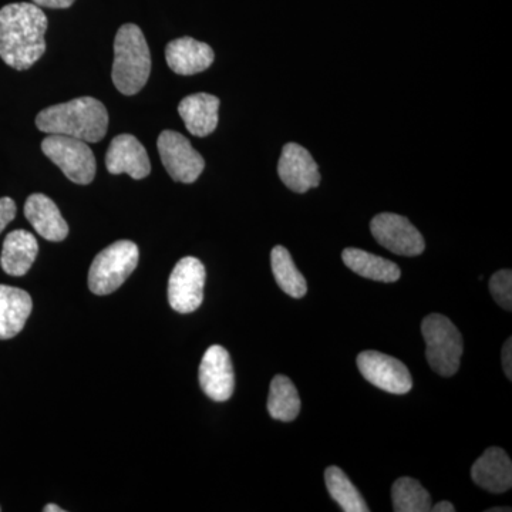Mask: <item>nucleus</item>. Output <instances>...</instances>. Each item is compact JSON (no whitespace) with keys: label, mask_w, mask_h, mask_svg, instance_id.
<instances>
[{"label":"nucleus","mask_w":512,"mask_h":512,"mask_svg":"<svg viewBox=\"0 0 512 512\" xmlns=\"http://www.w3.org/2000/svg\"><path fill=\"white\" fill-rule=\"evenodd\" d=\"M49 26L35 3H10L0 9V57L16 70H28L46 52Z\"/></svg>","instance_id":"1"},{"label":"nucleus","mask_w":512,"mask_h":512,"mask_svg":"<svg viewBox=\"0 0 512 512\" xmlns=\"http://www.w3.org/2000/svg\"><path fill=\"white\" fill-rule=\"evenodd\" d=\"M36 126L46 134H60L86 143H99L106 137L109 113L100 100L79 97L40 111L36 117Z\"/></svg>","instance_id":"2"},{"label":"nucleus","mask_w":512,"mask_h":512,"mask_svg":"<svg viewBox=\"0 0 512 512\" xmlns=\"http://www.w3.org/2000/svg\"><path fill=\"white\" fill-rule=\"evenodd\" d=\"M150 73L151 55L143 30L126 23L114 39V86L121 94L134 96L146 86Z\"/></svg>","instance_id":"3"},{"label":"nucleus","mask_w":512,"mask_h":512,"mask_svg":"<svg viewBox=\"0 0 512 512\" xmlns=\"http://www.w3.org/2000/svg\"><path fill=\"white\" fill-rule=\"evenodd\" d=\"M421 333L431 369L444 377L456 375L464 348L463 338L454 323L440 313H433L424 318Z\"/></svg>","instance_id":"4"},{"label":"nucleus","mask_w":512,"mask_h":512,"mask_svg":"<svg viewBox=\"0 0 512 512\" xmlns=\"http://www.w3.org/2000/svg\"><path fill=\"white\" fill-rule=\"evenodd\" d=\"M138 259L140 251L131 241H117L103 249L90 266V291L100 296L117 291L137 268Z\"/></svg>","instance_id":"5"},{"label":"nucleus","mask_w":512,"mask_h":512,"mask_svg":"<svg viewBox=\"0 0 512 512\" xmlns=\"http://www.w3.org/2000/svg\"><path fill=\"white\" fill-rule=\"evenodd\" d=\"M42 151L72 183L87 185L96 177V157L86 141L49 134L42 141Z\"/></svg>","instance_id":"6"},{"label":"nucleus","mask_w":512,"mask_h":512,"mask_svg":"<svg viewBox=\"0 0 512 512\" xmlns=\"http://www.w3.org/2000/svg\"><path fill=\"white\" fill-rule=\"evenodd\" d=\"M157 147L165 170L174 181L192 184L200 178L205 168L204 158L183 134L165 130L158 137Z\"/></svg>","instance_id":"7"},{"label":"nucleus","mask_w":512,"mask_h":512,"mask_svg":"<svg viewBox=\"0 0 512 512\" xmlns=\"http://www.w3.org/2000/svg\"><path fill=\"white\" fill-rule=\"evenodd\" d=\"M207 272L200 259L185 256L178 261L168 281V302L178 313H191L204 301Z\"/></svg>","instance_id":"8"},{"label":"nucleus","mask_w":512,"mask_h":512,"mask_svg":"<svg viewBox=\"0 0 512 512\" xmlns=\"http://www.w3.org/2000/svg\"><path fill=\"white\" fill-rule=\"evenodd\" d=\"M370 231L382 247L402 256H417L426 249L423 235L402 215L384 212L370 222Z\"/></svg>","instance_id":"9"},{"label":"nucleus","mask_w":512,"mask_h":512,"mask_svg":"<svg viewBox=\"0 0 512 512\" xmlns=\"http://www.w3.org/2000/svg\"><path fill=\"white\" fill-rule=\"evenodd\" d=\"M357 367L367 382L384 392L406 394L412 390V375L396 357L375 350H366L357 356Z\"/></svg>","instance_id":"10"},{"label":"nucleus","mask_w":512,"mask_h":512,"mask_svg":"<svg viewBox=\"0 0 512 512\" xmlns=\"http://www.w3.org/2000/svg\"><path fill=\"white\" fill-rule=\"evenodd\" d=\"M198 377L201 389L214 402H227L234 394L235 375L231 356L220 345L211 346L205 352Z\"/></svg>","instance_id":"11"},{"label":"nucleus","mask_w":512,"mask_h":512,"mask_svg":"<svg viewBox=\"0 0 512 512\" xmlns=\"http://www.w3.org/2000/svg\"><path fill=\"white\" fill-rule=\"evenodd\" d=\"M278 174L282 183L298 194H305L320 184L318 164L306 148L296 143L286 144L282 150Z\"/></svg>","instance_id":"12"},{"label":"nucleus","mask_w":512,"mask_h":512,"mask_svg":"<svg viewBox=\"0 0 512 512\" xmlns=\"http://www.w3.org/2000/svg\"><path fill=\"white\" fill-rule=\"evenodd\" d=\"M106 167L110 174H128L134 180H143L151 173L146 148L131 134L113 138L106 154Z\"/></svg>","instance_id":"13"},{"label":"nucleus","mask_w":512,"mask_h":512,"mask_svg":"<svg viewBox=\"0 0 512 512\" xmlns=\"http://www.w3.org/2000/svg\"><path fill=\"white\" fill-rule=\"evenodd\" d=\"M471 478L488 493H507L512 487L511 458L503 448L490 447L474 463Z\"/></svg>","instance_id":"14"},{"label":"nucleus","mask_w":512,"mask_h":512,"mask_svg":"<svg viewBox=\"0 0 512 512\" xmlns=\"http://www.w3.org/2000/svg\"><path fill=\"white\" fill-rule=\"evenodd\" d=\"M214 50L192 37H180L165 47V60L174 73L192 76L205 72L214 63Z\"/></svg>","instance_id":"15"},{"label":"nucleus","mask_w":512,"mask_h":512,"mask_svg":"<svg viewBox=\"0 0 512 512\" xmlns=\"http://www.w3.org/2000/svg\"><path fill=\"white\" fill-rule=\"evenodd\" d=\"M220 99L208 93L191 94L181 100L178 113L192 136L207 137L218 126Z\"/></svg>","instance_id":"16"},{"label":"nucleus","mask_w":512,"mask_h":512,"mask_svg":"<svg viewBox=\"0 0 512 512\" xmlns=\"http://www.w3.org/2000/svg\"><path fill=\"white\" fill-rule=\"evenodd\" d=\"M25 215L37 234L47 241L60 242L69 235V225L55 202L46 195H30L25 204Z\"/></svg>","instance_id":"17"},{"label":"nucleus","mask_w":512,"mask_h":512,"mask_svg":"<svg viewBox=\"0 0 512 512\" xmlns=\"http://www.w3.org/2000/svg\"><path fill=\"white\" fill-rule=\"evenodd\" d=\"M32 298L26 291L0 285V339H12L25 328L32 313Z\"/></svg>","instance_id":"18"},{"label":"nucleus","mask_w":512,"mask_h":512,"mask_svg":"<svg viewBox=\"0 0 512 512\" xmlns=\"http://www.w3.org/2000/svg\"><path fill=\"white\" fill-rule=\"evenodd\" d=\"M37 254H39V244L35 235L25 229H16L10 232L3 242L0 265L10 276H23L32 268Z\"/></svg>","instance_id":"19"},{"label":"nucleus","mask_w":512,"mask_h":512,"mask_svg":"<svg viewBox=\"0 0 512 512\" xmlns=\"http://www.w3.org/2000/svg\"><path fill=\"white\" fill-rule=\"evenodd\" d=\"M342 258L350 271L363 276V278L372 279V281L392 284V282L399 281L400 275H402L399 265L394 264L389 259L382 258V256L362 251V249H345Z\"/></svg>","instance_id":"20"},{"label":"nucleus","mask_w":512,"mask_h":512,"mask_svg":"<svg viewBox=\"0 0 512 512\" xmlns=\"http://www.w3.org/2000/svg\"><path fill=\"white\" fill-rule=\"evenodd\" d=\"M268 412L272 419L293 421L301 412V399L298 390L289 377L278 375L271 383L268 397Z\"/></svg>","instance_id":"21"},{"label":"nucleus","mask_w":512,"mask_h":512,"mask_svg":"<svg viewBox=\"0 0 512 512\" xmlns=\"http://www.w3.org/2000/svg\"><path fill=\"white\" fill-rule=\"evenodd\" d=\"M271 264L276 284L286 295L295 299H301L306 295L308 285L299 269L296 268L288 249L281 245L272 249Z\"/></svg>","instance_id":"22"},{"label":"nucleus","mask_w":512,"mask_h":512,"mask_svg":"<svg viewBox=\"0 0 512 512\" xmlns=\"http://www.w3.org/2000/svg\"><path fill=\"white\" fill-rule=\"evenodd\" d=\"M325 481L330 497L340 505L343 511L369 512L366 501L339 467L326 468Z\"/></svg>","instance_id":"23"},{"label":"nucleus","mask_w":512,"mask_h":512,"mask_svg":"<svg viewBox=\"0 0 512 512\" xmlns=\"http://www.w3.org/2000/svg\"><path fill=\"white\" fill-rule=\"evenodd\" d=\"M393 510L396 512H429L431 498L427 490L413 478H399L392 488Z\"/></svg>","instance_id":"24"},{"label":"nucleus","mask_w":512,"mask_h":512,"mask_svg":"<svg viewBox=\"0 0 512 512\" xmlns=\"http://www.w3.org/2000/svg\"><path fill=\"white\" fill-rule=\"evenodd\" d=\"M490 292L494 301L505 309L511 311L512 309V272L510 269H503V271L495 272L490 279Z\"/></svg>","instance_id":"25"},{"label":"nucleus","mask_w":512,"mask_h":512,"mask_svg":"<svg viewBox=\"0 0 512 512\" xmlns=\"http://www.w3.org/2000/svg\"><path fill=\"white\" fill-rule=\"evenodd\" d=\"M16 217V204L12 198H0V234L3 229L8 227L10 222L15 220Z\"/></svg>","instance_id":"26"},{"label":"nucleus","mask_w":512,"mask_h":512,"mask_svg":"<svg viewBox=\"0 0 512 512\" xmlns=\"http://www.w3.org/2000/svg\"><path fill=\"white\" fill-rule=\"evenodd\" d=\"M512 339H508L507 342L504 343L503 348V367L505 376L508 379H512Z\"/></svg>","instance_id":"27"},{"label":"nucleus","mask_w":512,"mask_h":512,"mask_svg":"<svg viewBox=\"0 0 512 512\" xmlns=\"http://www.w3.org/2000/svg\"><path fill=\"white\" fill-rule=\"evenodd\" d=\"M36 6L50 9H67L73 5L74 0H33Z\"/></svg>","instance_id":"28"},{"label":"nucleus","mask_w":512,"mask_h":512,"mask_svg":"<svg viewBox=\"0 0 512 512\" xmlns=\"http://www.w3.org/2000/svg\"><path fill=\"white\" fill-rule=\"evenodd\" d=\"M431 511L454 512V511H456V508H454L453 504L448 503V501H441V503L434 505V507H431Z\"/></svg>","instance_id":"29"},{"label":"nucleus","mask_w":512,"mask_h":512,"mask_svg":"<svg viewBox=\"0 0 512 512\" xmlns=\"http://www.w3.org/2000/svg\"><path fill=\"white\" fill-rule=\"evenodd\" d=\"M45 512H64L63 508H60L59 505L56 504H47L45 508H43Z\"/></svg>","instance_id":"30"},{"label":"nucleus","mask_w":512,"mask_h":512,"mask_svg":"<svg viewBox=\"0 0 512 512\" xmlns=\"http://www.w3.org/2000/svg\"><path fill=\"white\" fill-rule=\"evenodd\" d=\"M500 511L510 512L511 508H490V510H488V512H500Z\"/></svg>","instance_id":"31"},{"label":"nucleus","mask_w":512,"mask_h":512,"mask_svg":"<svg viewBox=\"0 0 512 512\" xmlns=\"http://www.w3.org/2000/svg\"><path fill=\"white\" fill-rule=\"evenodd\" d=\"M0 511H2V508H0Z\"/></svg>","instance_id":"32"}]
</instances>
